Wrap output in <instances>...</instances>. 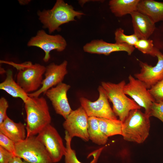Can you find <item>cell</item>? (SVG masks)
Wrapping results in <instances>:
<instances>
[{"instance_id": "6da1fadb", "label": "cell", "mask_w": 163, "mask_h": 163, "mask_svg": "<svg viewBox=\"0 0 163 163\" xmlns=\"http://www.w3.org/2000/svg\"><path fill=\"white\" fill-rule=\"evenodd\" d=\"M24 103L27 137L38 134L50 124L51 118L47 101L44 97H30Z\"/></svg>"}, {"instance_id": "7a4b0ae2", "label": "cell", "mask_w": 163, "mask_h": 163, "mask_svg": "<svg viewBox=\"0 0 163 163\" xmlns=\"http://www.w3.org/2000/svg\"><path fill=\"white\" fill-rule=\"evenodd\" d=\"M37 14L43 27L48 29L51 34L59 30L62 25L70 21H76L75 18H80L85 14L76 11L73 7L62 0H57L50 9L38 11Z\"/></svg>"}, {"instance_id": "3957f363", "label": "cell", "mask_w": 163, "mask_h": 163, "mask_svg": "<svg viewBox=\"0 0 163 163\" xmlns=\"http://www.w3.org/2000/svg\"><path fill=\"white\" fill-rule=\"evenodd\" d=\"M150 117L140 109L131 110L123 122L121 135L123 139L138 144L143 143L149 134Z\"/></svg>"}, {"instance_id": "277c9868", "label": "cell", "mask_w": 163, "mask_h": 163, "mask_svg": "<svg viewBox=\"0 0 163 163\" xmlns=\"http://www.w3.org/2000/svg\"><path fill=\"white\" fill-rule=\"evenodd\" d=\"M0 62L12 66L17 69V83L27 94L36 91L41 86L46 69L44 66L30 61L17 63L1 60Z\"/></svg>"}, {"instance_id": "5b68a950", "label": "cell", "mask_w": 163, "mask_h": 163, "mask_svg": "<svg viewBox=\"0 0 163 163\" xmlns=\"http://www.w3.org/2000/svg\"><path fill=\"white\" fill-rule=\"evenodd\" d=\"M126 84L124 80L117 84L102 82L101 86L105 91L108 99L113 104V110L119 120L123 122L129 112L141 107L124 93L123 88Z\"/></svg>"}, {"instance_id": "8992f818", "label": "cell", "mask_w": 163, "mask_h": 163, "mask_svg": "<svg viewBox=\"0 0 163 163\" xmlns=\"http://www.w3.org/2000/svg\"><path fill=\"white\" fill-rule=\"evenodd\" d=\"M14 155L29 163H53L45 147L35 136L15 143Z\"/></svg>"}, {"instance_id": "52a82bcc", "label": "cell", "mask_w": 163, "mask_h": 163, "mask_svg": "<svg viewBox=\"0 0 163 163\" xmlns=\"http://www.w3.org/2000/svg\"><path fill=\"white\" fill-rule=\"evenodd\" d=\"M37 137L45 147L53 163L59 161L66 154V149L62 139L50 124L40 132Z\"/></svg>"}, {"instance_id": "ba28073f", "label": "cell", "mask_w": 163, "mask_h": 163, "mask_svg": "<svg viewBox=\"0 0 163 163\" xmlns=\"http://www.w3.org/2000/svg\"><path fill=\"white\" fill-rule=\"evenodd\" d=\"M67 45L66 40L61 35H50L43 30H38L36 35L31 37L27 43L28 46H36L43 50L45 54L43 60L45 62L50 59L51 51L62 52L65 50Z\"/></svg>"}, {"instance_id": "9c48e42d", "label": "cell", "mask_w": 163, "mask_h": 163, "mask_svg": "<svg viewBox=\"0 0 163 163\" xmlns=\"http://www.w3.org/2000/svg\"><path fill=\"white\" fill-rule=\"evenodd\" d=\"M98 90L99 97L95 101L92 102L84 97L80 98L81 106L88 117L117 120V116L110 106L104 89L101 85L99 86Z\"/></svg>"}, {"instance_id": "30bf717a", "label": "cell", "mask_w": 163, "mask_h": 163, "mask_svg": "<svg viewBox=\"0 0 163 163\" xmlns=\"http://www.w3.org/2000/svg\"><path fill=\"white\" fill-rule=\"evenodd\" d=\"M88 117L81 106L72 111L64 122L63 128L72 138L77 137L88 141L89 139L88 132Z\"/></svg>"}, {"instance_id": "8fae6325", "label": "cell", "mask_w": 163, "mask_h": 163, "mask_svg": "<svg viewBox=\"0 0 163 163\" xmlns=\"http://www.w3.org/2000/svg\"><path fill=\"white\" fill-rule=\"evenodd\" d=\"M128 79L129 82L123 87L124 93L132 98L139 106L144 108L145 112L149 115L152 104L155 102V99L142 82L130 74Z\"/></svg>"}, {"instance_id": "7c38bea8", "label": "cell", "mask_w": 163, "mask_h": 163, "mask_svg": "<svg viewBox=\"0 0 163 163\" xmlns=\"http://www.w3.org/2000/svg\"><path fill=\"white\" fill-rule=\"evenodd\" d=\"M68 62L65 60L59 65L52 63L47 66L43 79L40 88L35 92L27 94L29 97H39L42 93L62 82L67 74Z\"/></svg>"}, {"instance_id": "4fadbf2b", "label": "cell", "mask_w": 163, "mask_h": 163, "mask_svg": "<svg viewBox=\"0 0 163 163\" xmlns=\"http://www.w3.org/2000/svg\"><path fill=\"white\" fill-rule=\"evenodd\" d=\"M70 86L62 82L46 91L44 93L51 102L56 113L65 120L72 110L67 97Z\"/></svg>"}, {"instance_id": "5bb4252c", "label": "cell", "mask_w": 163, "mask_h": 163, "mask_svg": "<svg viewBox=\"0 0 163 163\" xmlns=\"http://www.w3.org/2000/svg\"><path fill=\"white\" fill-rule=\"evenodd\" d=\"M155 56L158 61L155 66L139 61L140 72L134 75L136 78L142 82L148 89L163 78V54L157 49Z\"/></svg>"}, {"instance_id": "9a60e30c", "label": "cell", "mask_w": 163, "mask_h": 163, "mask_svg": "<svg viewBox=\"0 0 163 163\" xmlns=\"http://www.w3.org/2000/svg\"><path fill=\"white\" fill-rule=\"evenodd\" d=\"M84 51L90 53L108 55L111 53L125 51L130 55L135 50L134 46L126 44L110 43L103 40H94L87 43L83 47Z\"/></svg>"}, {"instance_id": "2e32d148", "label": "cell", "mask_w": 163, "mask_h": 163, "mask_svg": "<svg viewBox=\"0 0 163 163\" xmlns=\"http://www.w3.org/2000/svg\"><path fill=\"white\" fill-rule=\"evenodd\" d=\"M134 33L139 39H148L155 29V23L146 15L136 11L130 14Z\"/></svg>"}, {"instance_id": "e0dca14e", "label": "cell", "mask_w": 163, "mask_h": 163, "mask_svg": "<svg viewBox=\"0 0 163 163\" xmlns=\"http://www.w3.org/2000/svg\"><path fill=\"white\" fill-rule=\"evenodd\" d=\"M0 132L15 143L24 140L27 137L24 125L21 122L15 123L8 117L0 124Z\"/></svg>"}, {"instance_id": "ac0fdd59", "label": "cell", "mask_w": 163, "mask_h": 163, "mask_svg": "<svg viewBox=\"0 0 163 163\" xmlns=\"http://www.w3.org/2000/svg\"><path fill=\"white\" fill-rule=\"evenodd\" d=\"M137 11L148 17L155 23L163 21V2L140 0Z\"/></svg>"}, {"instance_id": "d6986e66", "label": "cell", "mask_w": 163, "mask_h": 163, "mask_svg": "<svg viewBox=\"0 0 163 163\" xmlns=\"http://www.w3.org/2000/svg\"><path fill=\"white\" fill-rule=\"evenodd\" d=\"M0 89L5 91L13 97L21 98L24 103L30 97L27 94L14 80L12 71L10 70L7 72L5 79L0 84Z\"/></svg>"}, {"instance_id": "ffe728a7", "label": "cell", "mask_w": 163, "mask_h": 163, "mask_svg": "<svg viewBox=\"0 0 163 163\" xmlns=\"http://www.w3.org/2000/svg\"><path fill=\"white\" fill-rule=\"evenodd\" d=\"M140 0H111L109 5L111 12L117 17L130 14L137 11Z\"/></svg>"}, {"instance_id": "44dd1931", "label": "cell", "mask_w": 163, "mask_h": 163, "mask_svg": "<svg viewBox=\"0 0 163 163\" xmlns=\"http://www.w3.org/2000/svg\"><path fill=\"white\" fill-rule=\"evenodd\" d=\"M88 132L89 139L99 145H104L108 137L101 130L97 117H89Z\"/></svg>"}, {"instance_id": "7402d4cb", "label": "cell", "mask_w": 163, "mask_h": 163, "mask_svg": "<svg viewBox=\"0 0 163 163\" xmlns=\"http://www.w3.org/2000/svg\"><path fill=\"white\" fill-rule=\"evenodd\" d=\"M101 131L108 137L122 135L123 122L120 120L97 117Z\"/></svg>"}, {"instance_id": "603a6c76", "label": "cell", "mask_w": 163, "mask_h": 163, "mask_svg": "<svg viewBox=\"0 0 163 163\" xmlns=\"http://www.w3.org/2000/svg\"><path fill=\"white\" fill-rule=\"evenodd\" d=\"M65 139L66 149V152L64 155L65 163H82L78 160L76 156L75 151L71 148V144L72 138L66 131ZM102 149L103 148L100 149L95 152L94 159L90 163H96L98 158V153L101 152Z\"/></svg>"}, {"instance_id": "cb8c5ba5", "label": "cell", "mask_w": 163, "mask_h": 163, "mask_svg": "<svg viewBox=\"0 0 163 163\" xmlns=\"http://www.w3.org/2000/svg\"><path fill=\"white\" fill-rule=\"evenodd\" d=\"M115 43L118 44H126L134 46L139 39L133 34L129 35L125 34L124 30L121 28H117L115 33Z\"/></svg>"}, {"instance_id": "d4e9b609", "label": "cell", "mask_w": 163, "mask_h": 163, "mask_svg": "<svg viewBox=\"0 0 163 163\" xmlns=\"http://www.w3.org/2000/svg\"><path fill=\"white\" fill-rule=\"evenodd\" d=\"M134 46L144 54L155 57L157 48L154 47L153 41L150 39H139Z\"/></svg>"}, {"instance_id": "484cf974", "label": "cell", "mask_w": 163, "mask_h": 163, "mask_svg": "<svg viewBox=\"0 0 163 163\" xmlns=\"http://www.w3.org/2000/svg\"><path fill=\"white\" fill-rule=\"evenodd\" d=\"M148 90L155 102H163V78Z\"/></svg>"}, {"instance_id": "4316f807", "label": "cell", "mask_w": 163, "mask_h": 163, "mask_svg": "<svg viewBox=\"0 0 163 163\" xmlns=\"http://www.w3.org/2000/svg\"><path fill=\"white\" fill-rule=\"evenodd\" d=\"M150 117L157 118L163 123V102H153L149 113Z\"/></svg>"}, {"instance_id": "83f0119b", "label": "cell", "mask_w": 163, "mask_h": 163, "mask_svg": "<svg viewBox=\"0 0 163 163\" xmlns=\"http://www.w3.org/2000/svg\"><path fill=\"white\" fill-rule=\"evenodd\" d=\"M15 144L14 142L0 132V146L14 155Z\"/></svg>"}, {"instance_id": "f1b7e54d", "label": "cell", "mask_w": 163, "mask_h": 163, "mask_svg": "<svg viewBox=\"0 0 163 163\" xmlns=\"http://www.w3.org/2000/svg\"><path fill=\"white\" fill-rule=\"evenodd\" d=\"M8 107V104L4 97L0 99V124H1L8 117L6 112Z\"/></svg>"}, {"instance_id": "f546056e", "label": "cell", "mask_w": 163, "mask_h": 163, "mask_svg": "<svg viewBox=\"0 0 163 163\" xmlns=\"http://www.w3.org/2000/svg\"><path fill=\"white\" fill-rule=\"evenodd\" d=\"M14 155L0 146V163H8Z\"/></svg>"}, {"instance_id": "4dcf8cb0", "label": "cell", "mask_w": 163, "mask_h": 163, "mask_svg": "<svg viewBox=\"0 0 163 163\" xmlns=\"http://www.w3.org/2000/svg\"><path fill=\"white\" fill-rule=\"evenodd\" d=\"M23 161L21 158L16 156H14L8 163H23Z\"/></svg>"}, {"instance_id": "1f68e13d", "label": "cell", "mask_w": 163, "mask_h": 163, "mask_svg": "<svg viewBox=\"0 0 163 163\" xmlns=\"http://www.w3.org/2000/svg\"><path fill=\"white\" fill-rule=\"evenodd\" d=\"M19 3L21 5H24L28 4L30 0H18Z\"/></svg>"}, {"instance_id": "d6a6232c", "label": "cell", "mask_w": 163, "mask_h": 163, "mask_svg": "<svg viewBox=\"0 0 163 163\" xmlns=\"http://www.w3.org/2000/svg\"><path fill=\"white\" fill-rule=\"evenodd\" d=\"M23 163H29L27 162L26 161H23Z\"/></svg>"}]
</instances>
